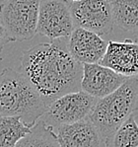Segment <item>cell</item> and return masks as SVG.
<instances>
[{"label":"cell","mask_w":138,"mask_h":147,"mask_svg":"<svg viewBox=\"0 0 138 147\" xmlns=\"http://www.w3.org/2000/svg\"><path fill=\"white\" fill-rule=\"evenodd\" d=\"M32 128L21 117L0 116V147H16Z\"/></svg>","instance_id":"obj_13"},{"label":"cell","mask_w":138,"mask_h":147,"mask_svg":"<svg viewBox=\"0 0 138 147\" xmlns=\"http://www.w3.org/2000/svg\"><path fill=\"white\" fill-rule=\"evenodd\" d=\"M35 88L21 71L4 68L0 73V116L21 117L34 126L46 111Z\"/></svg>","instance_id":"obj_2"},{"label":"cell","mask_w":138,"mask_h":147,"mask_svg":"<svg viewBox=\"0 0 138 147\" xmlns=\"http://www.w3.org/2000/svg\"><path fill=\"white\" fill-rule=\"evenodd\" d=\"M114 25L138 38V0H110Z\"/></svg>","instance_id":"obj_12"},{"label":"cell","mask_w":138,"mask_h":147,"mask_svg":"<svg viewBox=\"0 0 138 147\" xmlns=\"http://www.w3.org/2000/svg\"><path fill=\"white\" fill-rule=\"evenodd\" d=\"M10 42L11 40H10V39H9L8 34H7V32H6L5 28H4L3 25L0 23V53H2L4 47H5L6 45Z\"/></svg>","instance_id":"obj_16"},{"label":"cell","mask_w":138,"mask_h":147,"mask_svg":"<svg viewBox=\"0 0 138 147\" xmlns=\"http://www.w3.org/2000/svg\"><path fill=\"white\" fill-rule=\"evenodd\" d=\"M40 0H4L0 2V21L11 42L30 40L38 34Z\"/></svg>","instance_id":"obj_4"},{"label":"cell","mask_w":138,"mask_h":147,"mask_svg":"<svg viewBox=\"0 0 138 147\" xmlns=\"http://www.w3.org/2000/svg\"><path fill=\"white\" fill-rule=\"evenodd\" d=\"M136 111L138 78L130 77L114 92L98 99L89 117L106 140Z\"/></svg>","instance_id":"obj_3"},{"label":"cell","mask_w":138,"mask_h":147,"mask_svg":"<svg viewBox=\"0 0 138 147\" xmlns=\"http://www.w3.org/2000/svg\"><path fill=\"white\" fill-rule=\"evenodd\" d=\"M75 29L66 0H40L37 32L50 40L68 39Z\"/></svg>","instance_id":"obj_6"},{"label":"cell","mask_w":138,"mask_h":147,"mask_svg":"<svg viewBox=\"0 0 138 147\" xmlns=\"http://www.w3.org/2000/svg\"><path fill=\"white\" fill-rule=\"evenodd\" d=\"M108 44L100 35L77 27L66 42L69 53L78 62L100 63L108 49Z\"/></svg>","instance_id":"obj_9"},{"label":"cell","mask_w":138,"mask_h":147,"mask_svg":"<svg viewBox=\"0 0 138 147\" xmlns=\"http://www.w3.org/2000/svg\"><path fill=\"white\" fill-rule=\"evenodd\" d=\"M128 79L101 63L83 64L81 90L97 99L114 92Z\"/></svg>","instance_id":"obj_8"},{"label":"cell","mask_w":138,"mask_h":147,"mask_svg":"<svg viewBox=\"0 0 138 147\" xmlns=\"http://www.w3.org/2000/svg\"><path fill=\"white\" fill-rule=\"evenodd\" d=\"M105 147H138V123L134 115H131L106 138Z\"/></svg>","instance_id":"obj_15"},{"label":"cell","mask_w":138,"mask_h":147,"mask_svg":"<svg viewBox=\"0 0 138 147\" xmlns=\"http://www.w3.org/2000/svg\"><path fill=\"white\" fill-rule=\"evenodd\" d=\"M97 101L83 90L65 94L49 104L40 119L53 127L76 123L90 116Z\"/></svg>","instance_id":"obj_5"},{"label":"cell","mask_w":138,"mask_h":147,"mask_svg":"<svg viewBox=\"0 0 138 147\" xmlns=\"http://www.w3.org/2000/svg\"><path fill=\"white\" fill-rule=\"evenodd\" d=\"M21 72L48 106L65 94L81 90L83 64L69 53L67 46L53 40L23 51Z\"/></svg>","instance_id":"obj_1"},{"label":"cell","mask_w":138,"mask_h":147,"mask_svg":"<svg viewBox=\"0 0 138 147\" xmlns=\"http://www.w3.org/2000/svg\"><path fill=\"white\" fill-rule=\"evenodd\" d=\"M16 147H60L54 127L38 119L31 132L20 140Z\"/></svg>","instance_id":"obj_14"},{"label":"cell","mask_w":138,"mask_h":147,"mask_svg":"<svg viewBox=\"0 0 138 147\" xmlns=\"http://www.w3.org/2000/svg\"><path fill=\"white\" fill-rule=\"evenodd\" d=\"M71 2H75V1H80V0H70Z\"/></svg>","instance_id":"obj_17"},{"label":"cell","mask_w":138,"mask_h":147,"mask_svg":"<svg viewBox=\"0 0 138 147\" xmlns=\"http://www.w3.org/2000/svg\"><path fill=\"white\" fill-rule=\"evenodd\" d=\"M75 28H83L108 35L114 28V17L110 0H80L70 3Z\"/></svg>","instance_id":"obj_7"},{"label":"cell","mask_w":138,"mask_h":147,"mask_svg":"<svg viewBox=\"0 0 138 147\" xmlns=\"http://www.w3.org/2000/svg\"><path fill=\"white\" fill-rule=\"evenodd\" d=\"M60 147H102L105 143L101 132L90 117L57 127Z\"/></svg>","instance_id":"obj_11"},{"label":"cell","mask_w":138,"mask_h":147,"mask_svg":"<svg viewBox=\"0 0 138 147\" xmlns=\"http://www.w3.org/2000/svg\"><path fill=\"white\" fill-rule=\"evenodd\" d=\"M100 63L125 77L138 76V38L125 39L123 42H108L107 51Z\"/></svg>","instance_id":"obj_10"},{"label":"cell","mask_w":138,"mask_h":147,"mask_svg":"<svg viewBox=\"0 0 138 147\" xmlns=\"http://www.w3.org/2000/svg\"><path fill=\"white\" fill-rule=\"evenodd\" d=\"M2 1H4V0H0V2H2Z\"/></svg>","instance_id":"obj_18"}]
</instances>
